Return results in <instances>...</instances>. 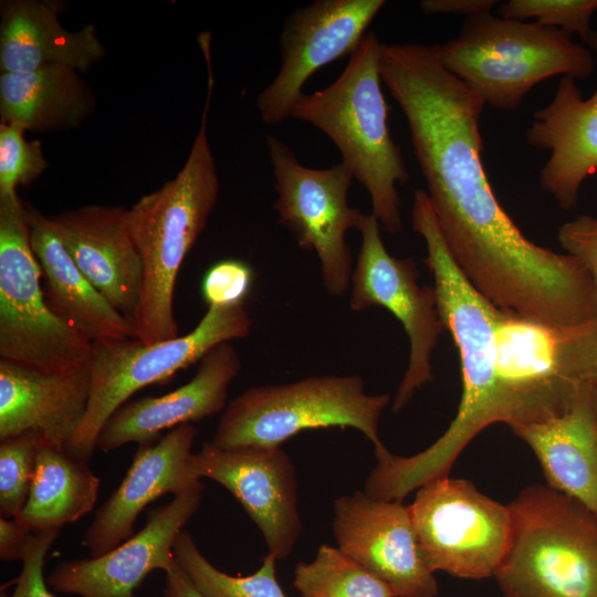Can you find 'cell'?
I'll list each match as a JSON object with an SVG mask.
<instances>
[{
	"label": "cell",
	"mask_w": 597,
	"mask_h": 597,
	"mask_svg": "<svg viewBox=\"0 0 597 597\" xmlns=\"http://www.w3.org/2000/svg\"><path fill=\"white\" fill-rule=\"evenodd\" d=\"M380 76L400 106L448 250L492 305L531 312L559 289L567 261L514 223L489 182L480 116L484 102L447 71L438 45L383 43Z\"/></svg>",
	"instance_id": "cell-1"
},
{
	"label": "cell",
	"mask_w": 597,
	"mask_h": 597,
	"mask_svg": "<svg viewBox=\"0 0 597 597\" xmlns=\"http://www.w3.org/2000/svg\"><path fill=\"white\" fill-rule=\"evenodd\" d=\"M411 226L425 240V263L433 275L440 320L459 352L462 394L454 418L431 446L410 457L395 455L390 451L377 457L366 486L374 498L385 501H402L423 484L448 476L463 449L494 423L500 310L486 301L457 266L429 197L421 189L415 191Z\"/></svg>",
	"instance_id": "cell-2"
},
{
	"label": "cell",
	"mask_w": 597,
	"mask_h": 597,
	"mask_svg": "<svg viewBox=\"0 0 597 597\" xmlns=\"http://www.w3.org/2000/svg\"><path fill=\"white\" fill-rule=\"evenodd\" d=\"M212 87L213 81H208L201 124L182 168L127 211L143 265L140 300L133 321L135 338L143 343L179 336L174 313L177 275L218 201L219 178L207 133Z\"/></svg>",
	"instance_id": "cell-3"
},
{
	"label": "cell",
	"mask_w": 597,
	"mask_h": 597,
	"mask_svg": "<svg viewBox=\"0 0 597 597\" xmlns=\"http://www.w3.org/2000/svg\"><path fill=\"white\" fill-rule=\"evenodd\" d=\"M380 46L377 34L367 32L339 76L323 90L303 94L291 117L310 123L335 144L369 193L380 228L397 234L402 229L397 185H405L409 172L388 125Z\"/></svg>",
	"instance_id": "cell-4"
},
{
	"label": "cell",
	"mask_w": 597,
	"mask_h": 597,
	"mask_svg": "<svg viewBox=\"0 0 597 597\" xmlns=\"http://www.w3.org/2000/svg\"><path fill=\"white\" fill-rule=\"evenodd\" d=\"M447 71L461 80L486 105L515 111L544 80L562 75L589 77L595 56L573 35L492 13L465 18L453 39L438 45Z\"/></svg>",
	"instance_id": "cell-5"
},
{
	"label": "cell",
	"mask_w": 597,
	"mask_h": 597,
	"mask_svg": "<svg viewBox=\"0 0 597 597\" xmlns=\"http://www.w3.org/2000/svg\"><path fill=\"white\" fill-rule=\"evenodd\" d=\"M511 535L494 576L503 597H597V516L548 485L511 503Z\"/></svg>",
	"instance_id": "cell-6"
},
{
	"label": "cell",
	"mask_w": 597,
	"mask_h": 597,
	"mask_svg": "<svg viewBox=\"0 0 597 597\" xmlns=\"http://www.w3.org/2000/svg\"><path fill=\"white\" fill-rule=\"evenodd\" d=\"M387 394L369 395L358 375L310 376L300 380L251 387L222 411L211 442L223 449L276 448L311 429L349 427L385 448L379 419Z\"/></svg>",
	"instance_id": "cell-7"
},
{
	"label": "cell",
	"mask_w": 597,
	"mask_h": 597,
	"mask_svg": "<svg viewBox=\"0 0 597 597\" xmlns=\"http://www.w3.org/2000/svg\"><path fill=\"white\" fill-rule=\"evenodd\" d=\"M597 321L559 327L500 310L494 423L510 428L564 413L589 384L586 368Z\"/></svg>",
	"instance_id": "cell-8"
},
{
	"label": "cell",
	"mask_w": 597,
	"mask_h": 597,
	"mask_svg": "<svg viewBox=\"0 0 597 597\" xmlns=\"http://www.w3.org/2000/svg\"><path fill=\"white\" fill-rule=\"evenodd\" d=\"M27 207L0 199V360L44 373L88 367L93 342L49 307Z\"/></svg>",
	"instance_id": "cell-9"
},
{
	"label": "cell",
	"mask_w": 597,
	"mask_h": 597,
	"mask_svg": "<svg viewBox=\"0 0 597 597\" xmlns=\"http://www.w3.org/2000/svg\"><path fill=\"white\" fill-rule=\"evenodd\" d=\"M252 327L244 305L207 308L189 333L157 343L125 338L93 343L91 394L84 419L65 451L87 461L108 418L136 391L165 383L219 344L247 337Z\"/></svg>",
	"instance_id": "cell-10"
},
{
	"label": "cell",
	"mask_w": 597,
	"mask_h": 597,
	"mask_svg": "<svg viewBox=\"0 0 597 597\" xmlns=\"http://www.w3.org/2000/svg\"><path fill=\"white\" fill-rule=\"evenodd\" d=\"M266 148L274 176V210L297 244L318 258L325 291L334 297L350 285L353 255L346 233L356 229L363 212L348 206L354 175L343 161L326 169L303 166L293 150L273 135Z\"/></svg>",
	"instance_id": "cell-11"
},
{
	"label": "cell",
	"mask_w": 597,
	"mask_h": 597,
	"mask_svg": "<svg viewBox=\"0 0 597 597\" xmlns=\"http://www.w3.org/2000/svg\"><path fill=\"white\" fill-rule=\"evenodd\" d=\"M408 507L422 557L433 573L470 579L495 574L510 542L507 505L470 481L448 475L419 488Z\"/></svg>",
	"instance_id": "cell-12"
},
{
	"label": "cell",
	"mask_w": 597,
	"mask_h": 597,
	"mask_svg": "<svg viewBox=\"0 0 597 597\" xmlns=\"http://www.w3.org/2000/svg\"><path fill=\"white\" fill-rule=\"evenodd\" d=\"M356 229L362 243L350 277L349 307L355 312L384 307L409 338L408 366L391 407L397 412L432 379L431 356L444 327L434 287L418 284V269L411 258H395L387 251L375 216L363 213Z\"/></svg>",
	"instance_id": "cell-13"
},
{
	"label": "cell",
	"mask_w": 597,
	"mask_h": 597,
	"mask_svg": "<svg viewBox=\"0 0 597 597\" xmlns=\"http://www.w3.org/2000/svg\"><path fill=\"white\" fill-rule=\"evenodd\" d=\"M385 0H316L293 10L280 39V69L256 98L261 121L277 125L291 117L302 88L321 67L352 55Z\"/></svg>",
	"instance_id": "cell-14"
},
{
	"label": "cell",
	"mask_w": 597,
	"mask_h": 597,
	"mask_svg": "<svg viewBox=\"0 0 597 597\" xmlns=\"http://www.w3.org/2000/svg\"><path fill=\"white\" fill-rule=\"evenodd\" d=\"M196 478L224 486L260 530L269 554L284 559L302 532L296 469L289 454L276 448L223 449L211 441L191 453Z\"/></svg>",
	"instance_id": "cell-15"
},
{
	"label": "cell",
	"mask_w": 597,
	"mask_h": 597,
	"mask_svg": "<svg viewBox=\"0 0 597 597\" xmlns=\"http://www.w3.org/2000/svg\"><path fill=\"white\" fill-rule=\"evenodd\" d=\"M332 528L337 548L384 582L394 597L437 596V580L402 501L376 500L360 491L339 496Z\"/></svg>",
	"instance_id": "cell-16"
},
{
	"label": "cell",
	"mask_w": 597,
	"mask_h": 597,
	"mask_svg": "<svg viewBox=\"0 0 597 597\" xmlns=\"http://www.w3.org/2000/svg\"><path fill=\"white\" fill-rule=\"evenodd\" d=\"M203 484L175 495L148 514L144 527L109 552L57 565L48 577L54 590L80 597H134L156 569L175 563V543L200 506Z\"/></svg>",
	"instance_id": "cell-17"
},
{
	"label": "cell",
	"mask_w": 597,
	"mask_h": 597,
	"mask_svg": "<svg viewBox=\"0 0 597 597\" xmlns=\"http://www.w3.org/2000/svg\"><path fill=\"white\" fill-rule=\"evenodd\" d=\"M197 436L192 423L178 426L158 441L139 446L124 479L98 507L83 545L91 557L101 556L132 536L143 510L160 496L181 494L201 485L189 465Z\"/></svg>",
	"instance_id": "cell-18"
},
{
	"label": "cell",
	"mask_w": 597,
	"mask_h": 597,
	"mask_svg": "<svg viewBox=\"0 0 597 597\" xmlns=\"http://www.w3.org/2000/svg\"><path fill=\"white\" fill-rule=\"evenodd\" d=\"M128 209L88 205L50 216L75 264L133 325L143 286V265L132 238Z\"/></svg>",
	"instance_id": "cell-19"
},
{
	"label": "cell",
	"mask_w": 597,
	"mask_h": 597,
	"mask_svg": "<svg viewBox=\"0 0 597 597\" xmlns=\"http://www.w3.org/2000/svg\"><path fill=\"white\" fill-rule=\"evenodd\" d=\"M240 370L241 360L232 344L217 345L199 360L195 376L185 385L119 407L101 430L97 448L109 452L132 442L154 443L165 430L223 411L229 387Z\"/></svg>",
	"instance_id": "cell-20"
},
{
	"label": "cell",
	"mask_w": 597,
	"mask_h": 597,
	"mask_svg": "<svg viewBox=\"0 0 597 597\" xmlns=\"http://www.w3.org/2000/svg\"><path fill=\"white\" fill-rule=\"evenodd\" d=\"M525 139L551 151L540 187L563 210L574 209L583 182L597 171V85L584 98L576 80L562 76L552 101L534 113Z\"/></svg>",
	"instance_id": "cell-21"
},
{
	"label": "cell",
	"mask_w": 597,
	"mask_h": 597,
	"mask_svg": "<svg viewBox=\"0 0 597 597\" xmlns=\"http://www.w3.org/2000/svg\"><path fill=\"white\" fill-rule=\"evenodd\" d=\"M91 394L90 368L44 373L0 360V440L33 434L65 448Z\"/></svg>",
	"instance_id": "cell-22"
},
{
	"label": "cell",
	"mask_w": 597,
	"mask_h": 597,
	"mask_svg": "<svg viewBox=\"0 0 597 597\" xmlns=\"http://www.w3.org/2000/svg\"><path fill=\"white\" fill-rule=\"evenodd\" d=\"M59 2L6 0L0 6L1 73L64 66L86 72L105 55L96 28L69 31L59 20Z\"/></svg>",
	"instance_id": "cell-23"
},
{
	"label": "cell",
	"mask_w": 597,
	"mask_h": 597,
	"mask_svg": "<svg viewBox=\"0 0 597 597\" xmlns=\"http://www.w3.org/2000/svg\"><path fill=\"white\" fill-rule=\"evenodd\" d=\"M30 244L41 268L49 307L93 343L135 338L132 323L88 281L65 249L49 216L27 207Z\"/></svg>",
	"instance_id": "cell-24"
},
{
	"label": "cell",
	"mask_w": 597,
	"mask_h": 597,
	"mask_svg": "<svg viewBox=\"0 0 597 597\" xmlns=\"http://www.w3.org/2000/svg\"><path fill=\"white\" fill-rule=\"evenodd\" d=\"M511 430L535 453L548 486L597 516V415L591 387L564 413Z\"/></svg>",
	"instance_id": "cell-25"
},
{
	"label": "cell",
	"mask_w": 597,
	"mask_h": 597,
	"mask_svg": "<svg viewBox=\"0 0 597 597\" xmlns=\"http://www.w3.org/2000/svg\"><path fill=\"white\" fill-rule=\"evenodd\" d=\"M95 106L92 88L71 67L48 66L0 75L1 123L24 130L77 128L94 113Z\"/></svg>",
	"instance_id": "cell-26"
},
{
	"label": "cell",
	"mask_w": 597,
	"mask_h": 597,
	"mask_svg": "<svg viewBox=\"0 0 597 597\" xmlns=\"http://www.w3.org/2000/svg\"><path fill=\"white\" fill-rule=\"evenodd\" d=\"M98 488L100 479L87 461L39 441L30 493L14 520L34 534L60 532L92 511Z\"/></svg>",
	"instance_id": "cell-27"
},
{
	"label": "cell",
	"mask_w": 597,
	"mask_h": 597,
	"mask_svg": "<svg viewBox=\"0 0 597 597\" xmlns=\"http://www.w3.org/2000/svg\"><path fill=\"white\" fill-rule=\"evenodd\" d=\"M293 585L302 597H394L384 582L327 544L313 561L297 564Z\"/></svg>",
	"instance_id": "cell-28"
},
{
	"label": "cell",
	"mask_w": 597,
	"mask_h": 597,
	"mask_svg": "<svg viewBox=\"0 0 597 597\" xmlns=\"http://www.w3.org/2000/svg\"><path fill=\"white\" fill-rule=\"evenodd\" d=\"M174 552L179 566L206 597H287L276 579L277 559L269 553L255 573L231 576L202 555L187 531L182 530L178 535Z\"/></svg>",
	"instance_id": "cell-29"
},
{
	"label": "cell",
	"mask_w": 597,
	"mask_h": 597,
	"mask_svg": "<svg viewBox=\"0 0 597 597\" xmlns=\"http://www.w3.org/2000/svg\"><path fill=\"white\" fill-rule=\"evenodd\" d=\"M40 439L33 434L0 440V514L15 519L23 510L35 471Z\"/></svg>",
	"instance_id": "cell-30"
},
{
	"label": "cell",
	"mask_w": 597,
	"mask_h": 597,
	"mask_svg": "<svg viewBox=\"0 0 597 597\" xmlns=\"http://www.w3.org/2000/svg\"><path fill=\"white\" fill-rule=\"evenodd\" d=\"M597 11V0H509L500 2L502 18L536 23L576 34L585 43L590 31L591 18Z\"/></svg>",
	"instance_id": "cell-31"
},
{
	"label": "cell",
	"mask_w": 597,
	"mask_h": 597,
	"mask_svg": "<svg viewBox=\"0 0 597 597\" xmlns=\"http://www.w3.org/2000/svg\"><path fill=\"white\" fill-rule=\"evenodd\" d=\"M24 129L0 125V199L17 195L19 185L35 180L49 166L38 139L28 142Z\"/></svg>",
	"instance_id": "cell-32"
},
{
	"label": "cell",
	"mask_w": 597,
	"mask_h": 597,
	"mask_svg": "<svg viewBox=\"0 0 597 597\" xmlns=\"http://www.w3.org/2000/svg\"><path fill=\"white\" fill-rule=\"evenodd\" d=\"M254 273L240 260H222L214 263L201 282V294L208 307L244 305L251 291Z\"/></svg>",
	"instance_id": "cell-33"
},
{
	"label": "cell",
	"mask_w": 597,
	"mask_h": 597,
	"mask_svg": "<svg viewBox=\"0 0 597 597\" xmlns=\"http://www.w3.org/2000/svg\"><path fill=\"white\" fill-rule=\"evenodd\" d=\"M557 239L565 253L585 266L597 291V218L582 214L565 222Z\"/></svg>",
	"instance_id": "cell-34"
},
{
	"label": "cell",
	"mask_w": 597,
	"mask_h": 597,
	"mask_svg": "<svg viewBox=\"0 0 597 597\" xmlns=\"http://www.w3.org/2000/svg\"><path fill=\"white\" fill-rule=\"evenodd\" d=\"M59 532L35 534L23 559L15 588L9 597H53L44 579V561Z\"/></svg>",
	"instance_id": "cell-35"
},
{
	"label": "cell",
	"mask_w": 597,
	"mask_h": 597,
	"mask_svg": "<svg viewBox=\"0 0 597 597\" xmlns=\"http://www.w3.org/2000/svg\"><path fill=\"white\" fill-rule=\"evenodd\" d=\"M35 534L20 525L14 519H0V558L22 561Z\"/></svg>",
	"instance_id": "cell-36"
},
{
	"label": "cell",
	"mask_w": 597,
	"mask_h": 597,
	"mask_svg": "<svg viewBox=\"0 0 597 597\" xmlns=\"http://www.w3.org/2000/svg\"><path fill=\"white\" fill-rule=\"evenodd\" d=\"M500 3L496 0H421L419 9L425 14H454L467 18L491 13Z\"/></svg>",
	"instance_id": "cell-37"
},
{
	"label": "cell",
	"mask_w": 597,
	"mask_h": 597,
	"mask_svg": "<svg viewBox=\"0 0 597 597\" xmlns=\"http://www.w3.org/2000/svg\"><path fill=\"white\" fill-rule=\"evenodd\" d=\"M165 574V597H206L192 584L177 561Z\"/></svg>",
	"instance_id": "cell-38"
},
{
	"label": "cell",
	"mask_w": 597,
	"mask_h": 597,
	"mask_svg": "<svg viewBox=\"0 0 597 597\" xmlns=\"http://www.w3.org/2000/svg\"><path fill=\"white\" fill-rule=\"evenodd\" d=\"M586 379L597 390V334L594 338L586 368Z\"/></svg>",
	"instance_id": "cell-39"
},
{
	"label": "cell",
	"mask_w": 597,
	"mask_h": 597,
	"mask_svg": "<svg viewBox=\"0 0 597 597\" xmlns=\"http://www.w3.org/2000/svg\"><path fill=\"white\" fill-rule=\"evenodd\" d=\"M585 45L591 51L595 57H597V30H591Z\"/></svg>",
	"instance_id": "cell-40"
},
{
	"label": "cell",
	"mask_w": 597,
	"mask_h": 597,
	"mask_svg": "<svg viewBox=\"0 0 597 597\" xmlns=\"http://www.w3.org/2000/svg\"><path fill=\"white\" fill-rule=\"evenodd\" d=\"M591 389H593L594 406H595V410H596V415H597V390L594 389L593 387H591Z\"/></svg>",
	"instance_id": "cell-41"
},
{
	"label": "cell",
	"mask_w": 597,
	"mask_h": 597,
	"mask_svg": "<svg viewBox=\"0 0 597 597\" xmlns=\"http://www.w3.org/2000/svg\"><path fill=\"white\" fill-rule=\"evenodd\" d=\"M0 597H9L4 591H1Z\"/></svg>",
	"instance_id": "cell-42"
}]
</instances>
